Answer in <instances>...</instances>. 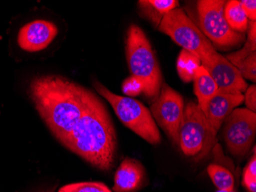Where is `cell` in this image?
I'll use <instances>...</instances> for the list:
<instances>
[{
  "mask_svg": "<svg viewBox=\"0 0 256 192\" xmlns=\"http://www.w3.org/2000/svg\"><path fill=\"white\" fill-rule=\"evenodd\" d=\"M82 114L62 145L98 169L110 171L118 151L112 117L94 92L82 87Z\"/></svg>",
  "mask_w": 256,
  "mask_h": 192,
  "instance_id": "obj_1",
  "label": "cell"
},
{
  "mask_svg": "<svg viewBox=\"0 0 256 192\" xmlns=\"http://www.w3.org/2000/svg\"><path fill=\"white\" fill-rule=\"evenodd\" d=\"M30 95L46 125L62 144L82 114V86L63 76L47 75L32 80Z\"/></svg>",
  "mask_w": 256,
  "mask_h": 192,
  "instance_id": "obj_2",
  "label": "cell"
},
{
  "mask_svg": "<svg viewBox=\"0 0 256 192\" xmlns=\"http://www.w3.org/2000/svg\"><path fill=\"white\" fill-rule=\"evenodd\" d=\"M126 56L132 76L142 81L145 96L153 102L162 85L160 68L144 32L132 24L126 33Z\"/></svg>",
  "mask_w": 256,
  "mask_h": 192,
  "instance_id": "obj_3",
  "label": "cell"
},
{
  "mask_svg": "<svg viewBox=\"0 0 256 192\" xmlns=\"http://www.w3.org/2000/svg\"><path fill=\"white\" fill-rule=\"evenodd\" d=\"M216 135L198 105L188 102L178 133V145L182 154L196 161L204 159L215 148Z\"/></svg>",
  "mask_w": 256,
  "mask_h": 192,
  "instance_id": "obj_4",
  "label": "cell"
},
{
  "mask_svg": "<svg viewBox=\"0 0 256 192\" xmlns=\"http://www.w3.org/2000/svg\"><path fill=\"white\" fill-rule=\"evenodd\" d=\"M96 90L110 103L120 122L151 145L161 142V135L149 109L144 105L129 97L110 92L106 86L96 82Z\"/></svg>",
  "mask_w": 256,
  "mask_h": 192,
  "instance_id": "obj_5",
  "label": "cell"
},
{
  "mask_svg": "<svg viewBox=\"0 0 256 192\" xmlns=\"http://www.w3.org/2000/svg\"><path fill=\"white\" fill-rule=\"evenodd\" d=\"M158 29L182 47V50L196 56L201 62L216 52L210 41L182 9L176 8L169 12L162 18Z\"/></svg>",
  "mask_w": 256,
  "mask_h": 192,
  "instance_id": "obj_6",
  "label": "cell"
},
{
  "mask_svg": "<svg viewBox=\"0 0 256 192\" xmlns=\"http://www.w3.org/2000/svg\"><path fill=\"white\" fill-rule=\"evenodd\" d=\"M224 0H200L197 12L200 27L202 33L212 46L232 48L241 45L246 40L245 34L234 31L228 26L224 17Z\"/></svg>",
  "mask_w": 256,
  "mask_h": 192,
  "instance_id": "obj_7",
  "label": "cell"
},
{
  "mask_svg": "<svg viewBox=\"0 0 256 192\" xmlns=\"http://www.w3.org/2000/svg\"><path fill=\"white\" fill-rule=\"evenodd\" d=\"M224 125V141L230 152L236 157L246 154L256 139V112L246 108H237Z\"/></svg>",
  "mask_w": 256,
  "mask_h": 192,
  "instance_id": "obj_8",
  "label": "cell"
},
{
  "mask_svg": "<svg viewBox=\"0 0 256 192\" xmlns=\"http://www.w3.org/2000/svg\"><path fill=\"white\" fill-rule=\"evenodd\" d=\"M184 107L182 95L166 83H162L159 96L150 109L156 124L176 145H178V133L184 117Z\"/></svg>",
  "mask_w": 256,
  "mask_h": 192,
  "instance_id": "obj_9",
  "label": "cell"
},
{
  "mask_svg": "<svg viewBox=\"0 0 256 192\" xmlns=\"http://www.w3.org/2000/svg\"><path fill=\"white\" fill-rule=\"evenodd\" d=\"M201 65L210 75L218 90L230 93H243L248 88V84L238 69L216 51L204 59Z\"/></svg>",
  "mask_w": 256,
  "mask_h": 192,
  "instance_id": "obj_10",
  "label": "cell"
},
{
  "mask_svg": "<svg viewBox=\"0 0 256 192\" xmlns=\"http://www.w3.org/2000/svg\"><path fill=\"white\" fill-rule=\"evenodd\" d=\"M58 33L57 27L52 22L34 20L22 27L17 41L22 50L36 53L48 47L57 37Z\"/></svg>",
  "mask_w": 256,
  "mask_h": 192,
  "instance_id": "obj_11",
  "label": "cell"
},
{
  "mask_svg": "<svg viewBox=\"0 0 256 192\" xmlns=\"http://www.w3.org/2000/svg\"><path fill=\"white\" fill-rule=\"evenodd\" d=\"M243 102L242 93H230L218 90L208 101L202 112L212 128L218 132L228 115Z\"/></svg>",
  "mask_w": 256,
  "mask_h": 192,
  "instance_id": "obj_12",
  "label": "cell"
},
{
  "mask_svg": "<svg viewBox=\"0 0 256 192\" xmlns=\"http://www.w3.org/2000/svg\"><path fill=\"white\" fill-rule=\"evenodd\" d=\"M146 172L143 164L134 158L122 161L114 175V192H136L142 188Z\"/></svg>",
  "mask_w": 256,
  "mask_h": 192,
  "instance_id": "obj_13",
  "label": "cell"
},
{
  "mask_svg": "<svg viewBox=\"0 0 256 192\" xmlns=\"http://www.w3.org/2000/svg\"><path fill=\"white\" fill-rule=\"evenodd\" d=\"M192 82L194 94L198 100L197 105L202 111L208 101L218 92V86L202 65L197 69Z\"/></svg>",
  "mask_w": 256,
  "mask_h": 192,
  "instance_id": "obj_14",
  "label": "cell"
},
{
  "mask_svg": "<svg viewBox=\"0 0 256 192\" xmlns=\"http://www.w3.org/2000/svg\"><path fill=\"white\" fill-rule=\"evenodd\" d=\"M138 6L142 14L155 27H158L165 15L178 8L179 2L176 0H142L138 2Z\"/></svg>",
  "mask_w": 256,
  "mask_h": 192,
  "instance_id": "obj_15",
  "label": "cell"
},
{
  "mask_svg": "<svg viewBox=\"0 0 256 192\" xmlns=\"http://www.w3.org/2000/svg\"><path fill=\"white\" fill-rule=\"evenodd\" d=\"M224 17L228 26L237 33H246L248 29V20L242 7L240 1L230 0L224 7Z\"/></svg>",
  "mask_w": 256,
  "mask_h": 192,
  "instance_id": "obj_16",
  "label": "cell"
},
{
  "mask_svg": "<svg viewBox=\"0 0 256 192\" xmlns=\"http://www.w3.org/2000/svg\"><path fill=\"white\" fill-rule=\"evenodd\" d=\"M200 66V59L190 52L182 50L180 53L176 62V69L182 82L186 83L192 82L197 69Z\"/></svg>",
  "mask_w": 256,
  "mask_h": 192,
  "instance_id": "obj_17",
  "label": "cell"
},
{
  "mask_svg": "<svg viewBox=\"0 0 256 192\" xmlns=\"http://www.w3.org/2000/svg\"><path fill=\"white\" fill-rule=\"evenodd\" d=\"M207 172L210 177L214 185L220 190H234L235 180L230 170L224 166L211 164L207 167Z\"/></svg>",
  "mask_w": 256,
  "mask_h": 192,
  "instance_id": "obj_18",
  "label": "cell"
},
{
  "mask_svg": "<svg viewBox=\"0 0 256 192\" xmlns=\"http://www.w3.org/2000/svg\"><path fill=\"white\" fill-rule=\"evenodd\" d=\"M247 40L245 46L240 51L231 53L226 56L228 61L236 67L240 63L246 59L250 55L256 50V21L248 22L247 29Z\"/></svg>",
  "mask_w": 256,
  "mask_h": 192,
  "instance_id": "obj_19",
  "label": "cell"
},
{
  "mask_svg": "<svg viewBox=\"0 0 256 192\" xmlns=\"http://www.w3.org/2000/svg\"><path fill=\"white\" fill-rule=\"evenodd\" d=\"M58 192H112L110 189L98 181H83L66 184L58 190Z\"/></svg>",
  "mask_w": 256,
  "mask_h": 192,
  "instance_id": "obj_20",
  "label": "cell"
},
{
  "mask_svg": "<svg viewBox=\"0 0 256 192\" xmlns=\"http://www.w3.org/2000/svg\"><path fill=\"white\" fill-rule=\"evenodd\" d=\"M242 185L248 192H256V154L248 161L242 174Z\"/></svg>",
  "mask_w": 256,
  "mask_h": 192,
  "instance_id": "obj_21",
  "label": "cell"
},
{
  "mask_svg": "<svg viewBox=\"0 0 256 192\" xmlns=\"http://www.w3.org/2000/svg\"><path fill=\"white\" fill-rule=\"evenodd\" d=\"M243 79L256 82V52L252 53L246 59L236 66Z\"/></svg>",
  "mask_w": 256,
  "mask_h": 192,
  "instance_id": "obj_22",
  "label": "cell"
},
{
  "mask_svg": "<svg viewBox=\"0 0 256 192\" xmlns=\"http://www.w3.org/2000/svg\"><path fill=\"white\" fill-rule=\"evenodd\" d=\"M122 92L128 97H135L144 92V85L142 81L134 76L126 78L122 84Z\"/></svg>",
  "mask_w": 256,
  "mask_h": 192,
  "instance_id": "obj_23",
  "label": "cell"
},
{
  "mask_svg": "<svg viewBox=\"0 0 256 192\" xmlns=\"http://www.w3.org/2000/svg\"><path fill=\"white\" fill-rule=\"evenodd\" d=\"M244 95V102L246 105V109L252 112H256V85L250 86L246 90Z\"/></svg>",
  "mask_w": 256,
  "mask_h": 192,
  "instance_id": "obj_24",
  "label": "cell"
},
{
  "mask_svg": "<svg viewBox=\"0 0 256 192\" xmlns=\"http://www.w3.org/2000/svg\"><path fill=\"white\" fill-rule=\"evenodd\" d=\"M242 7L245 12L248 20L256 21V1L254 0H242L240 1Z\"/></svg>",
  "mask_w": 256,
  "mask_h": 192,
  "instance_id": "obj_25",
  "label": "cell"
},
{
  "mask_svg": "<svg viewBox=\"0 0 256 192\" xmlns=\"http://www.w3.org/2000/svg\"><path fill=\"white\" fill-rule=\"evenodd\" d=\"M216 192H236L235 190H230V191H226V190H217Z\"/></svg>",
  "mask_w": 256,
  "mask_h": 192,
  "instance_id": "obj_26",
  "label": "cell"
},
{
  "mask_svg": "<svg viewBox=\"0 0 256 192\" xmlns=\"http://www.w3.org/2000/svg\"><path fill=\"white\" fill-rule=\"evenodd\" d=\"M48 192H53V191H48Z\"/></svg>",
  "mask_w": 256,
  "mask_h": 192,
  "instance_id": "obj_27",
  "label": "cell"
}]
</instances>
